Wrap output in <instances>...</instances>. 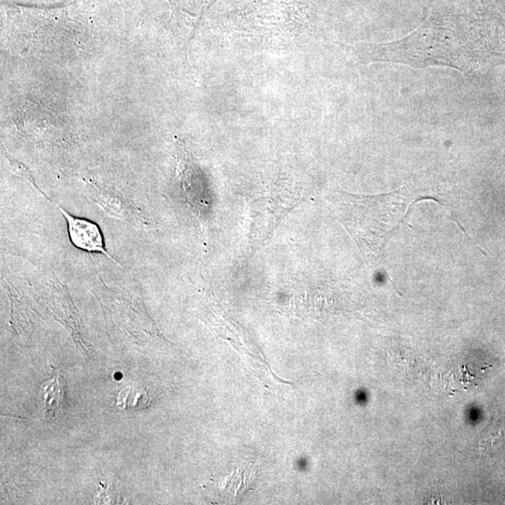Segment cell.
<instances>
[{
  "label": "cell",
  "mask_w": 505,
  "mask_h": 505,
  "mask_svg": "<svg viewBox=\"0 0 505 505\" xmlns=\"http://www.w3.org/2000/svg\"><path fill=\"white\" fill-rule=\"evenodd\" d=\"M404 192L363 197L340 192L341 218L367 256L380 254L387 236L393 232L412 204Z\"/></svg>",
  "instance_id": "cell-1"
},
{
  "label": "cell",
  "mask_w": 505,
  "mask_h": 505,
  "mask_svg": "<svg viewBox=\"0 0 505 505\" xmlns=\"http://www.w3.org/2000/svg\"><path fill=\"white\" fill-rule=\"evenodd\" d=\"M148 404V391L140 385L123 388L116 398V405L122 410L140 411L144 409Z\"/></svg>",
  "instance_id": "cell-5"
},
{
  "label": "cell",
  "mask_w": 505,
  "mask_h": 505,
  "mask_svg": "<svg viewBox=\"0 0 505 505\" xmlns=\"http://www.w3.org/2000/svg\"><path fill=\"white\" fill-rule=\"evenodd\" d=\"M302 198L289 186H273L251 203L249 240L259 248Z\"/></svg>",
  "instance_id": "cell-2"
},
{
  "label": "cell",
  "mask_w": 505,
  "mask_h": 505,
  "mask_svg": "<svg viewBox=\"0 0 505 505\" xmlns=\"http://www.w3.org/2000/svg\"><path fill=\"white\" fill-rule=\"evenodd\" d=\"M45 197L49 200L50 203L57 207L64 218L66 219L69 239L75 247L89 253L102 254L115 263L118 264L108 252L106 246H105L103 234L95 222L86 218L76 217L58 205L57 203H52L47 195H45Z\"/></svg>",
  "instance_id": "cell-3"
},
{
  "label": "cell",
  "mask_w": 505,
  "mask_h": 505,
  "mask_svg": "<svg viewBox=\"0 0 505 505\" xmlns=\"http://www.w3.org/2000/svg\"><path fill=\"white\" fill-rule=\"evenodd\" d=\"M67 385L65 379L60 375L45 382L40 388V402L46 417L52 419L58 412L63 409L65 402Z\"/></svg>",
  "instance_id": "cell-4"
}]
</instances>
